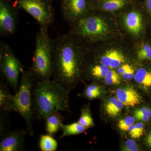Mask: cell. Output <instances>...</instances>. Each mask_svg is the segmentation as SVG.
I'll return each instance as SVG.
<instances>
[{
    "label": "cell",
    "instance_id": "cell-33",
    "mask_svg": "<svg viewBox=\"0 0 151 151\" xmlns=\"http://www.w3.org/2000/svg\"><path fill=\"white\" fill-rule=\"evenodd\" d=\"M146 143L147 145L151 148V131L149 133L146 138Z\"/></svg>",
    "mask_w": 151,
    "mask_h": 151
},
{
    "label": "cell",
    "instance_id": "cell-28",
    "mask_svg": "<svg viewBox=\"0 0 151 151\" xmlns=\"http://www.w3.org/2000/svg\"><path fill=\"white\" fill-rule=\"evenodd\" d=\"M135 119L138 121L147 122L151 116V110L147 107H142L134 112Z\"/></svg>",
    "mask_w": 151,
    "mask_h": 151
},
{
    "label": "cell",
    "instance_id": "cell-18",
    "mask_svg": "<svg viewBox=\"0 0 151 151\" xmlns=\"http://www.w3.org/2000/svg\"><path fill=\"white\" fill-rule=\"evenodd\" d=\"M111 68L102 63L88 64L85 70L89 77L95 79L105 78Z\"/></svg>",
    "mask_w": 151,
    "mask_h": 151
},
{
    "label": "cell",
    "instance_id": "cell-25",
    "mask_svg": "<svg viewBox=\"0 0 151 151\" xmlns=\"http://www.w3.org/2000/svg\"><path fill=\"white\" fill-rule=\"evenodd\" d=\"M100 94V86L96 84H91L86 86L83 92V96L89 100H92L99 97Z\"/></svg>",
    "mask_w": 151,
    "mask_h": 151
},
{
    "label": "cell",
    "instance_id": "cell-27",
    "mask_svg": "<svg viewBox=\"0 0 151 151\" xmlns=\"http://www.w3.org/2000/svg\"><path fill=\"white\" fill-rule=\"evenodd\" d=\"M105 84L108 85H117L121 84V76L117 71L113 69H110L104 78Z\"/></svg>",
    "mask_w": 151,
    "mask_h": 151
},
{
    "label": "cell",
    "instance_id": "cell-23",
    "mask_svg": "<svg viewBox=\"0 0 151 151\" xmlns=\"http://www.w3.org/2000/svg\"><path fill=\"white\" fill-rule=\"evenodd\" d=\"M78 122L87 129L94 126V121L89 108L85 107L82 109Z\"/></svg>",
    "mask_w": 151,
    "mask_h": 151
},
{
    "label": "cell",
    "instance_id": "cell-9",
    "mask_svg": "<svg viewBox=\"0 0 151 151\" xmlns=\"http://www.w3.org/2000/svg\"><path fill=\"white\" fill-rule=\"evenodd\" d=\"M19 10L12 1L0 0V34L1 36L12 35L16 32Z\"/></svg>",
    "mask_w": 151,
    "mask_h": 151
},
{
    "label": "cell",
    "instance_id": "cell-14",
    "mask_svg": "<svg viewBox=\"0 0 151 151\" xmlns=\"http://www.w3.org/2000/svg\"><path fill=\"white\" fill-rule=\"evenodd\" d=\"M116 97L125 106L134 107L142 102L141 95L131 86L119 88L116 90Z\"/></svg>",
    "mask_w": 151,
    "mask_h": 151
},
{
    "label": "cell",
    "instance_id": "cell-7",
    "mask_svg": "<svg viewBox=\"0 0 151 151\" xmlns=\"http://www.w3.org/2000/svg\"><path fill=\"white\" fill-rule=\"evenodd\" d=\"M52 0H15L14 4L30 15L40 28H48L53 24L55 12Z\"/></svg>",
    "mask_w": 151,
    "mask_h": 151
},
{
    "label": "cell",
    "instance_id": "cell-24",
    "mask_svg": "<svg viewBox=\"0 0 151 151\" xmlns=\"http://www.w3.org/2000/svg\"><path fill=\"white\" fill-rule=\"evenodd\" d=\"M117 71L123 78L128 80L133 79L136 72L132 65L127 63L120 65L117 68Z\"/></svg>",
    "mask_w": 151,
    "mask_h": 151
},
{
    "label": "cell",
    "instance_id": "cell-19",
    "mask_svg": "<svg viewBox=\"0 0 151 151\" xmlns=\"http://www.w3.org/2000/svg\"><path fill=\"white\" fill-rule=\"evenodd\" d=\"M137 59L140 61H151V44L148 41L140 40L136 47Z\"/></svg>",
    "mask_w": 151,
    "mask_h": 151
},
{
    "label": "cell",
    "instance_id": "cell-8",
    "mask_svg": "<svg viewBox=\"0 0 151 151\" xmlns=\"http://www.w3.org/2000/svg\"><path fill=\"white\" fill-rule=\"evenodd\" d=\"M4 48L3 59L0 61L1 71L15 92L18 89V78L23 65L8 44L1 41Z\"/></svg>",
    "mask_w": 151,
    "mask_h": 151
},
{
    "label": "cell",
    "instance_id": "cell-12",
    "mask_svg": "<svg viewBox=\"0 0 151 151\" xmlns=\"http://www.w3.org/2000/svg\"><path fill=\"white\" fill-rule=\"evenodd\" d=\"M27 130L9 131L1 137L0 151H19L23 149Z\"/></svg>",
    "mask_w": 151,
    "mask_h": 151
},
{
    "label": "cell",
    "instance_id": "cell-34",
    "mask_svg": "<svg viewBox=\"0 0 151 151\" xmlns=\"http://www.w3.org/2000/svg\"><path fill=\"white\" fill-rule=\"evenodd\" d=\"M2 1H12V0H2Z\"/></svg>",
    "mask_w": 151,
    "mask_h": 151
},
{
    "label": "cell",
    "instance_id": "cell-20",
    "mask_svg": "<svg viewBox=\"0 0 151 151\" xmlns=\"http://www.w3.org/2000/svg\"><path fill=\"white\" fill-rule=\"evenodd\" d=\"M124 105L117 97L110 98L105 103V109L109 116L116 117L122 111Z\"/></svg>",
    "mask_w": 151,
    "mask_h": 151
},
{
    "label": "cell",
    "instance_id": "cell-29",
    "mask_svg": "<svg viewBox=\"0 0 151 151\" xmlns=\"http://www.w3.org/2000/svg\"><path fill=\"white\" fill-rule=\"evenodd\" d=\"M135 117L132 116H128L125 119L119 120L118 123V127L122 131H127L129 127L134 124Z\"/></svg>",
    "mask_w": 151,
    "mask_h": 151
},
{
    "label": "cell",
    "instance_id": "cell-1",
    "mask_svg": "<svg viewBox=\"0 0 151 151\" xmlns=\"http://www.w3.org/2000/svg\"><path fill=\"white\" fill-rule=\"evenodd\" d=\"M52 80L70 92L83 73L88 46L69 32L53 39Z\"/></svg>",
    "mask_w": 151,
    "mask_h": 151
},
{
    "label": "cell",
    "instance_id": "cell-31",
    "mask_svg": "<svg viewBox=\"0 0 151 151\" xmlns=\"http://www.w3.org/2000/svg\"><path fill=\"white\" fill-rule=\"evenodd\" d=\"M138 146L134 140L128 139L126 141L123 150L127 151H137L139 150Z\"/></svg>",
    "mask_w": 151,
    "mask_h": 151
},
{
    "label": "cell",
    "instance_id": "cell-13",
    "mask_svg": "<svg viewBox=\"0 0 151 151\" xmlns=\"http://www.w3.org/2000/svg\"><path fill=\"white\" fill-rule=\"evenodd\" d=\"M122 48L118 47H109L102 52L95 50L100 63L104 64L111 69L117 68L125 63L127 57Z\"/></svg>",
    "mask_w": 151,
    "mask_h": 151
},
{
    "label": "cell",
    "instance_id": "cell-10",
    "mask_svg": "<svg viewBox=\"0 0 151 151\" xmlns=\"http://www.w3.org/2000/svg\"><path fill=\"white\" fill-rule=\"evenodd\" d=\"M89 0H60L63 19L69 25L78 21L90 12Z\"/></svg>",
    "mask_w": 151,
    "mask_h": 151
},
{
    "label": "cell",
    "instance_id": "cell-5",
    "mask_svg": "<svg viewBox=\"0 0 151 151\" xmlns=\"http://www.w3.org/2000/svg\"><path fill=\"white\" fill-rule=\"evenodd\" d=\"M21 80L17 91L13 95L11 112L19 113L24 119L28 134L30 136L34 134L33 122L34 119L33 106V90L35 82L34 77L29 69H23Z\"/></svg>",
    "mask_w": 151,
    "mask_h": 151
},
{
    "label": "cell",
    "instance_id": "cell-17",
    "mask_svg": "<svg viewBox=\"0 0 151 151\" xmlns=\"http://www.w3.org/2000/svg\"><path fill=\"white\" fill-rule=\"evenodd\" d=\"M13 95L11 94L7 84L0 83V110L2 112H11Z\"/></svg>",
    "mask_w": 151,
    "mask_h": 151
},
{
    "label": "cell",
    "instance_id": "cell-6",
    "mask_svg": "<svg viewBox=\"0 0 151 151\" xmlns=\"http://www.w3.org/2000/svg\"><path fill=\"white\" fill-rule=\"evenodd\" d=\"M119 14V23L122 29L133 39L142 40L147 33L149 20H150L143 3L137 0Z\"/></svg>",
    "mask_w": 151,
    "mask_h": 151
},
{
    "label": "cell",
    "instance_id": "cell-26",
    "mask_svg": "<svg viewBox=\"0 0 151 151\" xmlns=\"http://www.w3.org/2000/svg\"><path fill=\"white\" fill-rule=\"evenodd\" d=\"M145 129V125L142 122L134 124L131 125L129 129L128 132L132 138L139 139L143 135Z\"/></svg>",
    "mask_w": 151,
    "mask_h": 151
},
{
    "label": "cell",
    "instance_id": "cell-21",
    "mask_svg": "<svg viewBox=\"0 0 151 151\" xmlns=\"http://www.w3.org/2000/svg\"><path fill=\"white\" fill-rule=\"evenodd\" d=\"M87 129L86 127L81 125L78 122L68 125L63 124L61 129L62 134L60 137L79 134L84 133Z\"/></svg>",
    "mask_w": 151,
    "mask_h": 151
},
{
    "label": "cell",
    "instance_id": "cell-30",
    "mask_svg": "<svg viewBox=\"0 0 151 151\" xmlns=\"http://www.w3.org/2000/svg\"><path fill=\"white\" fill-rule=\"evenodd\" d=\"M6 112L1 111V118H0V136L1 137L8 132L6 129L7 124V119L6 116Z\"/></svg>",
    "mask_w": 151,
    "mask_h": 151
},
{
    "label": "cell",
    "instance_id": "cell-22",
    "mask_svg": "<svg viewBox=\"0 0 151 151\" xmlns=\"http://www.w3.org/2000/svg\"><path fill=\"white\" fill-rule=\"evenodd\" d=\"M58 144L52 136L48 134L41 136L39 147L42 151H55L57 149Z\"/></svg>",
    "mask_w": 151,
    "mask_h": 151
},
{
    "label": "cell",
    "instance_id": "cell-4",
    "mask_svg": "<svg viewBox=\"0 0 151 151\" xmlns=\"http://www.w3.org/2000/svg\"><path fill=\"white\" fill-rule=\"evenodd\" d=\"M47 30L48 28H40L36 34L35 50L32 64L29 69L35 81L49 80L52 76L54 42Z\"/></svg>",
    "mask_w": 151,
    "mask_h": 151
},
{
    "label": "cell",
    "instance_id": "cell-32",
    "mask_svg": "<svg viewBox=\"0 0 151 151\" xmlns=\"http://www.w3.org/2000/svg\"><path fill=\"white\" fill-rule=\"evenodd\" d=\"M143 4L147 13L150 17L151 22V0H145Z\"/></svg>",
    "mask_w": 151,
    "mask_h": 151
},
{
    "label": "cell",
    "instance_id": "cell-2",
    "mask_svg": "<svg viewBox=\"0 0 151 151\" xmlns=\"http://www.w3.org/2000/svg\"><path fill=\"white\" fill-rule=\"evenodd\" d=\"M103 14L90 11L86 16L70 25L68 32L86 46L116 38L120 35L118 23Z\"/></svg>",
    "mask_w": 151,
    "mask_h": 151
},
{
    "label": "cell",
    "instance_id": "cell-35",
    "mask_svg": "<svg viewBox=\"0 0 151 151\" xmlns=\"http://www.w3.org/2000/svg\"></svg>",
    "mask_w": 151,
    "mask_h": 151
},
{
    "label": "cell",
    "instance_id": "cell-11",
    "mask_svg": "<svg viewBox=\"0 0 151 151\" xmlns=\"http://www.w3.org/2000/svg\"><path fill=\"white\" fill-rule=\"evenodd\" d=\"M137 0H89L91 11L106 14H119L128 9Z\"/></svg>",
    "mask_w": 151,
    "mask_h": 151
},
{
    "label": "cell",
    "instance_id": "cell-3",
    "mask_svg": "<svg viewBox=\"0 0 151 151\" xmlns=\"http://www.w3.org/2000/svg\"><path fill=\"white\" fill-rule=\"evenodd\" d=\"M69 93L53 80L36 81L33 90L34 116L45 119L53 112L69 111Z\"/></svg>",
    "mask_w": 151,
    "mask_h": 151
},
{
    "label": "cell",
    "instance_id": "cell-15",
    "mask_svg": "<svg viewBox=\"0 0 151 151\" xmlns=\"http://www.w3.org/2000/svg\"><path fill=\"white\" fill-rule=\"evenodd\" d=\"M60 112H55L50 113L44 119L47 133L52 137L56 134L58 132L61 131L63 122L65 119Z\"/></svg>",
    "mask_w": 151,
    "mask_h": 151
},
{
    "label": "cell",
    "instance_id": "cell-16",
    "mask_svg": "<svg viewBox=\"0 0 151 151\" xmlns=\"http://www.w3.org/2000/svg\"><path fill=\"white\" fill-rule=\"evenodd\" d=\"M134 79L146 91L151 90V67L139 68L135 72Z\"/></svg>",
    "mask_w": 151,
    "mask_h": 151
}]
</instances>
